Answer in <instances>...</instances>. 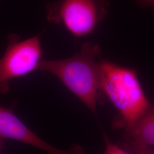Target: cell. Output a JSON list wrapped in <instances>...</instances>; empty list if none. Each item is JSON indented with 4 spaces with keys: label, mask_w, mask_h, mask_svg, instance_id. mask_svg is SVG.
Masks as SVG:
<instances>
[{
    "label": "cell",
    "mask_w": 154,
    "mask_h": 154,
    "mask_svg": "<svg viewBox=\"0 0 154 154\" xmlns=\"http://www.w3.org/2000/svg\"><path fill=\"white\" fill-rule=\"evenodd\" d=\"M100 52L98 45L86 42L70 58L41 61L37 71L48 72L57 77L97 116V103L101 91L99 62L97 61Z\"/></svg>",
    "instance_id": "1"
},
{
    "label": "cell",
    "mask_w": 154,
    "mask_h": 154,
    "mask_svg": "<svg viewBox=\"0 0 154 154\" xmlns=\"http://www.w3.org/2000/svg\"><path fill=\"white\" fill-rule=\"evenodd\" d=\"M100 87L119 112L116 128L125 130L145 115L152 107L135 69L107 60L99 61Z\"/></svg>",
    "instance_id": "2"
},
{
    "label": "cell",
    "mask_w": 154,
    "mask_h": 154,
    "mask_svg": "<svg viewBox=\"0 0 154 154\" xmlns=\"http://www.w3.org/2000/svg\"><path fill=\"white\" fill-rule=\"evenodd\" d=\"M108 6L109 0H57L46 5V17L79 37L93 32L105 19Z\"/></svg>",
    "instance_id": "3"
},
{
    "label": "cell",
    "mask_w": 154,
    "mask_h": 154,
    "mask_svg": "<svg viewBox=\"0 0 154 154\" xmlns=\"http://www.w3.org/2000/svg\"><path fill=\"white\" fill-rule=\"evenodd\" d=\"M42 57L39 34L24 40L16 33L9 34L5 52L0 57V93L9 91L11 79L37 71Z\"/></svg>",
    "instance_id": "4"
},
{
    "label": "cell",
    "mask_w": 154,
    "mask_h": 154,
    "mask_svg": "<svg viewBox=\"0 0 154 154\" xmlns=\"http://www.w3.org/2000/svg\"><path fill=\"white\" fill-rule=\"evenodd\" d=\"M0 138L11 139L42 149L50 154H83L82 149L75 147L61 150L51 146L38 137L22 122L13 111L0 106Z\"/></svg>",
    "instance_id": "5"
},
{
    "label": "cell",
    "mask_w": 154,
    "mask_h": 154,
    "mask_svg": "<svg viewBox=\"0 0 154 154\" xmlns=\"http://www.w3.org/2000/svg\"><path fill=\"white\" fill-rule=\"evenodd\" d=\"M125 130L127 146L131 152L154 147V106Z\"/></svg>",
    "instance_id": "6"
},
{
    "label": "cell",
    "mask_w": 154,
    "mask_h": 154,
    "mask_svg": "<svg viewBox=\"0 0 154 154\" xmlns=\"http://www.w3.org/2000/svg\"><path fill=\"white\" fill-rule=\"evenodd\" d=\"M103 137L106 148L103 154H134L131 151H128L127 149L112 143L105 132H103Z\"/></svg>",
    "instance_id": "7"
},
{
    "label": "cell",
    "mask_w": 154,
    "mask_h": 154,
    "mask_svg": "<svg viewBox=\"0 0 154 154\" xmlns=\"http://www.w3.org/2000/svg\"><path fill=\"white\" fill-rule=\"evenodd\" d=\"M134 154H154V149L150 147L140 149L132 152Z\"/></svg>",
    "instance_id": "8"
},
{
    "label": "cell",
    "mask_w": 154,
    "mask_h": 154,
    "mask_svg": "<svg viewBox=\"0 0 154 154\" xmlns=\"http://www.w3.org/2000/svg\"><path fill=\"white\" fill-rule=\"evenodd\" d=\"M142 6H154V0H137Z\"/></svg>",
    "instance_id": "9"
},
{
    "label": "cell",
    "mask_w": 154,
    "mask_h": 154,
    "mask_svg": "<svg viewBox=\"0 0 154 154\" xmlns=\"http://www.w3.org/2000/svg\"><path fill=\"white\" fill-rule=\"evenodd\" d=\"M2 146H3V139L0 138V154H1V151Z\"/></svg>",
    "instance_id": "10"
}]
</instances>
